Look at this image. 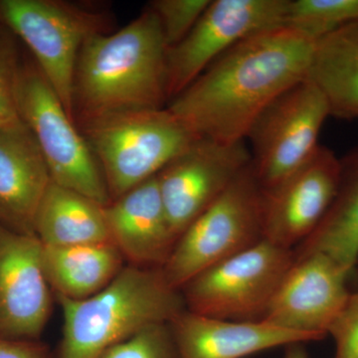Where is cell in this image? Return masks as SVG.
Segmentation results:
<instances>
[{"mask_svg":"<svg viewBox=\"0 0 358 358\" xmlns=\"http://www.w3.org/2000/svg\"><path fill=\"white\" fill-rule=\"evenodd\" d=\"M350 275L322 253L294 259L261 320L322 341L350 296Z\"/></svg>","mask_w":358,"mask_h":358,"instance_id":"13","label":"cell"},{"mask_svg":"<svg viewBox=\"0 0 358 358\" xmlns=\"http://www.w3.org/2000/svg\"><path fill=\"white\" fill-rule=\"evenodd\" d=\"M289 1L211 0L187 36L167 49L169 101L242 40L257 32L284 26Z\"/></svg>","mask_w":358,"mask_h":358,"instance_id":"10","label":"cell"},{"mask_svg":"<svg viewBox=\"0 0 358 358\" xmlns=\"http://www.w3.org/2000/svg\"><path fill=\"white\" fill-rule=\"evenodd\" d=\"M307 80L326 98L331 117L358 120V23L315 40Z\"/></svg>","mask_w":358,"mask_h":358,"instance_id":"18","label":"cell"},{"mask_svg":"<svg viewBox=\"0 0 358 358\" xmlns=\"http://www.w3.org/2000/svg\"><path fill=\"white\" fill-rule=\"evenodd\" d=\"M178 358H245L294 343L315 341L308 334L294 333L259 322H233L188 312L169 322Z\"/></svg>","mask_w":358,"mask_h":358,"instance_id":"16","label":"cell"},{"mask_svg":"<svg viewBox=\"0 0 358 358\" xmlns=\"http://www.w3.org/2000/svg\"><path fill=\"white\" fill-rule=\"evenodd\" d=\"M166 56L162 26L150 8L119 31L89 37L80 51L73 84L77 126L166 108Z\"/></svg>","mask_w":358,"mask_h":358,"instance_id":"2","label":"cell"},{"mask_svg":"<svg viewBox=\"0 0 358 358\" xmlns=\"http://www.w3.org/2000/svg\"><path fill=\"white\" fill-rule=\"evenodd\" d=\"M42 260L54 296L89 298L108 286L127 265L113 243L44 246Z\"/></svg>","mask_w":358,"mask_h":358,"instance_id":"19","label":"cell"},{"mask_svg":"<svg viewBox=\"0 0 358 358\" xmlns=\"http://www.w3.org/2000/svg\"><path fill=\"white\" fill-rule=\"evenodd\" d=\"M34 232L44 246L112 243L103 205L53 181L40 203Z\"/></svg>","mask_w":358,"mask_h":358,"instance_id":"20","label":"cell"},{"mask_svg":"<svg viewBox=\"0 0 358 358\" xmlns=\"http://www.w3.org/2000/svg\"><path fill=\"white\" fill-rule=\"evenodd\" d=\"M17 108L41 150L52 181L103 206L109 204L105 178L88 143L32 59L22 57Z\"/></svg>","mask_w":358,"mask_h":358,"instance_id":"6","label":"cell"},{"mask_svg":"<svg viewBox=\"0 0 358 358\" xmlns=\"http://www.w3.org/2000/svg\"><path fill=\"white\" fill-rule=\"evenodd\" d=\"M329 336L336 345L334 358H358V292L350 294Z\"/></svg>","mask_w":358,"mask_h":358,"instance_id":"26","label":"cell"},{"mask_svg":"<svg viewBox=\"0 0 358 358\" xmlns=\"http://www.w3.org/2000/svg\"><path fill=\"white\" fill-rule=\"evenodd\" d=\"M53 296L38 238L0 225V338L40 341Z\"/></svg>","mask_w":358,"mask_h":358,"instance_id":"14","label":"cell"},{"mask_svg":"<svg viewBox=\"0 0 358 358\" xmlns=\"http://www.w3.org/2000/svg\"><path fill=\"white\" fill-rule=\"evenodd\" d=\"M284 358H308L303 343H294L286 346Z\"/></svg>","mask_w":358,"mask_h":358,"instance_id":"28","label":"cell"},{"mask_svg":"<svg viewBox=\"0 0 358 358\" xmlns=\"http://www.w3.org/2000/svg\"><path fill=\"white\" fill-rule=\"evenodd\" d=\"M51 182L48 166L27 127L0 128V225L35 235L37 211Z\"/></svg>","mask_w":358,"mask_h":358,"instance_id":"17","label":"cell"},{"mask_svg":"<svg viewBox=\"0 0 358 358\" xmlns=\"http://www.w3.org/2000/svg\"><path fill=\"white\" fill-rule=\"evenodd\" d=\"M17 37L0 21V128H24L17 108L18 76L22 56Z\"/></svg>","mask_w":358,"mask_h":358,"instance_id":"23","label":"cell"},{"mask_svg":"<svg viewBox=\"0 0 358 358\" xmlns=\"http://www.w3.org/2000/svg\"><path fill=\"white\" fill-rule=\"evenodd\" d=\"M263 239V189L251 164L178 237L162 268L180 291L200 273Z\"/></svg>","mask_w":358,"mask_h":358,"instance_id":"5","label":"cell"},{"mask_svg":"<svg viewBox=\"0 0 358 358\" xmlns=\"http://www.w3.org/2000/svg\"><path fill=\"white\" fill-rule=\"evenodd\" d=\"M329 117L326 98L307 79L259 115L245 141H249L252 169L263 190L281 182L312 157Z\"/></svg>","mask_w":358,"mask_h":358,"instance_id":"9","label":"cell"},{"mask_svg":"<svg viewBox=\"0 0 358 358\" xmlns=\"http://www.w3.org/2000/svg\"><path fill=\"white\" fill-rule=\"evenodd\" d=\"M211 0H155L148 6L159 18L167 49L187 36Z\"/></svg>","mask_w":358,"mask_h":358,"instance_id":"24","label":"cell"},{"mask_svg":"<svg viewBox=\"0 0 358 358\" xmlns=\"http://www.w3.org/2000/svg\"><path fill=\"white\" fill-rule=\"evenodd\" d=\"M0 358H54V355L41 341L0 338Z\"/></svg>","mask_w":358,"mask_h":358,"instance_id":"27","label":"cell"},{"mask_svg":"<svg viewBox=\"0 0 358 358\" xmlns=\"http://www.w3.org/2000/svg\"><path fill=\"white\" fill-rule=\"evenodd\" d=\"M341 160L338 193L319 227L294 250V259L322 253L352 274L358 264V148Z\"/></svg>","mask_w":358,"mask_h":358,"instance_id":"21","label":"cell"},{"mask_svg":"<svg viewBox=\"0 0 358 358\" xmlns=\"http://www.w3.org/2000/svg\"><path fill=\"white\" fill-rule=\"evenodd\" d=\"M341 178V159L320 145L306 164L263 190V239L293 251L300 246L331 208Z\"/></svg>","mask_w":358,"mask_h":358,"instance_id":"12","label":"cell"},{"mask_svg":"<svg viewBox=\"0 0 358 358\" xmlns=\"http://www.w3.org/2000/svg\"><path fill=\"white\" fill-rule=\"evenodd\" d=\"M294 262L293 250L262 239L200 273L180 289L188 312L259 322Z\"/></svg>","mask_w":358,"mask_h":358,"instance_id":"8","label":"cell"},{"mask_svg":"<svg viewBox=\"0 0 358 358\" xmlns=\"http://www.w3.org/2000/svg\"><path fill=\"white\" fill-rule=\"evenodd\" d=\"M99 358H178L169 324H152L103 352Z\"/></svg>","mask_w":358,"mask_h":358,"instance_id":"25","label":"cell"},{"mask_svg":"<svg viewBox=\"0 0 358 358\" xmlns=\"http://www.w3.org/2000/svg\"><path fill=\"white\" fill-rule=\"evenodd\" d=\"M102 171L110 201L155 178L199 138L167 108L78 127Z\"/></svg>","mask_w":358,"mask_h":358,"instance_id":"4","label":"cell"},{"mask_svg":"<svg viewBox=\"0 0 358 358\" xmlns=\"http://www.w3.org/2000/svg\"><path fill=\"white\" fill-rule=\"evenodd\" d=\"M62 308V338L54 358H99L152 324H169L186 310L182 294L162 268L127 264L102 291L83 300L55 296Z\"/></svg>","mask_w":358,"mask_h":358,"instance_id":"3","label":"cell"},{"mask_svg":"<svg viewBox=\"0 0 358 358\" xmlns=\"http://www.w3.org/2000/svg\"><path fill=\"white\" fill-rule=\"evenodd\" d=\"M110 241L128 265L162 268L178 238L171 229L157 176L103 206Z\"/></svg>","mask_w":358,"mask_h":358,"instance_id":"15","label":"cell"},{"mask_svg":"<svg viewBox=\"0 0 358 358\" xmlns=\"http://www.w3.org/2000/svg\"><path fill=\"white\" fill-rule=\"evenodd\" d=\"M250 164L246 141L224 143L199 138L159 171L160 197L178 239Z\"/></svg>","mask_w":358,"mask_h":358,"instance_id":"11","label":"cell"},{"mask_svg":"<svg viewBox=\"0 0 358 358\" xmlns=\"http://www.w3.org/2000/svg\"><path fill=\"white\" fill-rule=\"evenodd\" d=\"M353 23H358V0H289L285 25L317 40Z\"/></svg>","mask_w":358,"mask_h":358,"instance_id":"22","label":"cell"},{"mask_svg":"<svg viewBox=\"0 0 358 358\" xmlns=\"http://www.w3.org/2000/svg\"><path fill=\"white\" fill-rule=\"evenodd\" d=\"M0 21L28 47L74 120L73 84L80 51L92 35L108 32L109 18L62 0H0Z\"/></svg>","mask_w":358,"mask_h":358,"instance_id":"7","label":"cell"},{"mask_svg":"<svg viewBox=\"0 0 358 358\" xmlns=\"http://www.w3.org/2000/svg\"><path fill=\"white\" fill-rule=\"evenodd\" d=\"M315 43L286 25L257 32L223 54L166 108L199 138L244 141L275 99L307 79Z\"/></svg>","mask_w":358,"mask_h":358,"instance_id":"1","label":"cell"}]
</instances>
